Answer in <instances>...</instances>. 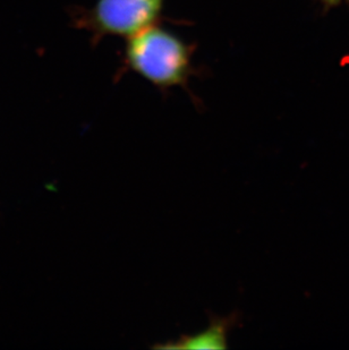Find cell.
Segmentation results:
<instances>
[{"instance_id": "1", "label": "cell", "mask_w": 349, "mask_h": 350, "mask_svg": "<svg viewBox=\"0 0 349 350\" xmlns=\"http://www.w3.org/2000/svg\"><path fill=\"white\" fill-rule=\"evenodd\" d=\"M127 39L122 53L127 70L164 92L174 86L188 91V81L194 74L193 44L155 24Z\"/></svg>"}, {"instance_id": "2", "label": "cell", "mask_w": 349, "mask_h": 350, "mask_svg": "<svg viewBox=\"0 0 349 350\" xmlns=\"http://www.w3.org/2000/svg\"><path fill=\"white\" fill-rule=\"evenodd\" d=\"M164 5L165 0H96L79 23L96 41L107 36L129 38L155 25Z\"/></svg>"}, {"instance_id": "3", "label": "cell", "mask_w": 349, "mask_h": 350, "mask_svg": "<svg viewBox=\"0 0 349 350\" xmlns=\"http://www.w3.org/2000/svg\"><path fill=\"white\" fill-rule=\"evenodd\" d=\"M241 323L240 313L227 317L210 315V324L205 330L194 336H181L177 341L167 344L155 345L159 349H226L228 347V336L235 327Z\"/></svg>"}]
</instances>
